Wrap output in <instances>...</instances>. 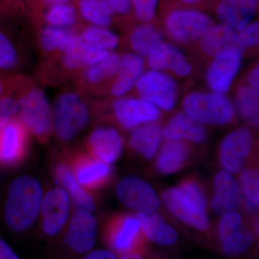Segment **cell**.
<instances>
[{
	"label": "cell",
	"mask_w": 259,
	"mask_h": 259,
	"mask_svg": "<svg viewBox=\"0 0 259 259\" xmlns=\"http://www.w3.org/2000/svg\"><path fill=\"white\" fill-rule=\"evenodd\" d=\"M240 177L242 196L250 209L258 208L259 204V175L256 168L242 170Z\"/></svg>",
	"instance_id": "38"
},
{
	"label": "cell",
	"mask_w": 259,
	"mask_h": 259,
	"mask_svg": "<svg viewBox=\"0 0 259 259\" xmlns=\"http://www.w3.org/2000/svg\"><path fill=\"white\" fill-rule=\"evenodd\" d=\"M177 187L186 195L207 209V200H206L205 195L203 190L197 182L192 180H187L182 182Z\"/></svg>",
	"instance_id": "42"
},
{
	"label": "cell",
	"mask_w": 259,
	"mask_h": 259,
	"mask_svg": "<svg viewBox=\"0 0 259 259\" xmlns=\"http://www.w3.org/2000/svg\"><path fill=\"white\" fill-rule=\"evenodd\" d=\"M87 146L91 156L111 164L122 155L123 139L115 127L100 126L92 131Z\"/></svg>",
	"instance_id": "19"
},
{
	"label": "cell",
	"mask_w": 259,
	"mask_h": 259,
	"mask_svg": "<svg viewBox=\"0 0 259 259\" xmlns=\"http://www.w3.org/2000/svg\"><path fill=\"white\" fill-rule=\"evenodd\" d=\"M56 175L58 180L66 189L65 191L70 194L79 209L93 212L95 209L93 197L83 190L82 186L78 183L69 167L61 163L56 168Z\"/></svg>",
	"instance_id": "35"
},
{
	"label": "cell",
	"mask_w": 259,
	"mask_h": 259,
	"mask_svg": "<svg viewBox=\"0 0 259 259\" xmlns=\"http://www.w3.org/2000/svg\"><path fill=\"white\" fill-rule=\"evenodd\" d=\"M97 224L93 214L78 209L73 214L64 237V243L71 251L86 254L96 242Z\"/></svg>",
	"instance_id": "16"
},
{
	"label": "cell",
	"mask_w": 259,
	"mask_h": 259,
	"mask_svg": "<svg viewBox=\"0 0 259 259\" xmlns=\"http://www.w3.org/2000/svg\"><path fill=\"white\" fill-rule=\"evenodd\" d=\"M81 259H118L116 253L109 250H91Z\"/></svg>",
	"instance_id": "45"
},
{
	"label": "cell",
	"mask_w": 259,
	"mask_h": 259,
	"mask_svg": "<svg viewBox=\"0 0 259 259\" xmlns=\"http://www.w3.org/2000/svg\"><path fill=\"white\" fill-rule=\"evenodd\" d=\"M161 198L167 208L185 224L198 231L208 229L209 220L206 208L186 195L178 187L166 189L162 192Z\"/></svg>",
	"instance_id": "14"
},
{
	"label": "cell",
	"mask_w": 259,
	"mask_h": 259,
	"mask_svg": "<svg viewBox=\"0 0 259 259\" xmlns=\"http://www.w3.org/2000/svg\"><path fill=\"white\" fill-rule=\"evenodd\" d=\"M42 192L38 181L22 176L10 186L5 207L7 225L15 232L27 231L35 223L41 208Z\"/></svg>",
	"instance_id": "4"
},
{
	"label": "cell",
	"mask_w": 259,
	"mask_h": 259,
	"mask_svg": "<svg viewBox=\"0 0 259 259\" xmlns=\"http://www.w3.org/2000/svg\"><path fill=\"white\" fill-rule=\"evenodd\" d=\"M121 57L120 54L112 51L102 60L90 65L74 80L73 88L90 97L105 95L118 71Z\"/></svg>",
	"instance_id": "7"
},
{
	"label": "cell",
	"mask_w": 259,
	"mask_h": 259,
	"mask_svg": "<svg viewBox=\"0 0 259 259\" xmlns=\"http://www.w3.org/2000/svg\"><path fill=\"white\" fill-rule=\"evenodd\" d=\"M190 153L191 148L187 141L167 140L158 153L155 165L163 175L176 173L185 166Z\"/></svg>",
	"instance_id": "30"
},
{
	"label": "cell",
	"mask_w": 259,
	"mask_h": 259,
	"mask_svg": "<svg viewBox=\"0 0 259 259\" xmlns=\"http://www.w3.org/2000/svg\"><path fill=\"white\" fill-rule=\"evenodd\" d=\"M0 259H22L15 250L0 238Z\"/></svg>",
	"instance_id": "47"
},
{
	"label": "cell",
	"mask_w": 259,
	"mask_h": 259,
	"mask_svg": "<svg viewBox=\"0 0 259 259\" xmlns=\"http://www.w3.org/2000/svg\"><path fill=\"white\" fill-rule=\"evenodd\" d=\"M213 195L210 206L219 214L235 212L241 203V188L231 174L226 171L218 172L213 180Z\"/></svg>",
	"instance_id": "20"
},
{
	"label": "cell",
	"mask_w": 259,
	"mask_h": 259,
	"mask_svg": "<svg viewBox=\"0 0 259 259\" xmlns=\"http://www.w3.org/2000/svg\"><path fill=\"white\" fill-rule=\"evenodd\" d=\"M163 135L168 141H185L200 144L206 139L207 131L198 121L185 112H181L171 117L163 129Z\"/></svg>",
	"instance_id": "25"
},
{
	"label": "cell",
	"mask_w": 259,
	"mask_h": 259,
	"mask_svg": "<svg viewBox=\"0 0 259 259\" xmlns=\"http://www.w3.org/2000/svg\"><path fill=\"white\" fill-rule=\"evenodd\" d=\"M141 98L163 110H173L178 97V86L175 79L163 71L149 70L143 73L136 84Z\"/></svg>",
	"instance_id": "8"
},
{
	"label": "cell",
	"mask_w": 259,
	"mask_h": 259,
	"mask_svg": "<svg viewBox=\"0 0 259 259\" xmlns=\"http://www.w3.org/2000/svg\"><path fill=\"white\" fill-rule=\"evenodd\" d=\"M28 134L18 117L0 129V163L13 166L23 159L28 147Z\"/></svg>",
	"instance_id": "18"
},
{
	"label": "cell",
	"mask_w": 259,
	"mask_h": 259,
	"mask_svg": "<svg viewBox=\"0 0 259 259\" xmlns=\"http://www.w3.org/2000/svg\"><path fill=\"white\" fill-rule=\"evenodd\" d=\"M199 40L200 50L214 59H241L245 54V47L238 38L237 32L222 24H214Z\"/></svg>",
	"instance_id": "13"
},
{
	"label": "cell",
	"mask_w": 259,
	"mask_h": 259,
	"mask_svg": "<svg viewBox=\"0 0 259 259\" xmlns=\"http://www.w3.org/2000/svg\"><path fill=\"white\" fill-rule=\"evenodd\" d=\"M252 147L253 136L248 127H239L227 135L219 148V161L225 171L236 175L243 170Z\"/></svg>",
	"instance_id": "9"
},
{
	"label": "cell",
	"mask_w": 259,
	"mask_h": 259,
	"mask_svg": "<svg viewBox=\"0 0 259 259\" xmlns=\"http://www.w3.org/2000/svg\"><path fill=\"white\" fill-rule=\"evenodd\" d=\"M76 8L80 18L90 25L108 28L113 23V15L104 8L99 0H77Z\"/></svg>",
	"instance_id": "37"
},
{
	"label": "cell",
	"mask_w": 259,
	"mask_h": 259,
	"mask_svg": "<svg viewBox=\"0 0 259 259\" xmlns=\"http://www.w3.org/2000/svg\"><path fill=\"white\" fill-rule=\"evenodd\" d=\"M76 0H34L35 12L41 11L44 8H49L54 5L73 3Z\"/></svg>",
	"instance_id": "46"
},
{
	"label": "cell",
	"mask_w": 259,
	"mask_h": 259,
	"mask_svg": "<svg viewBox=\"0 0 259 259\" xmlns=\"http://www.w3.org/2000/svg\"><path fill=\"white\" fill-rule=\"evenodd\" d=\"M112 110L119 125L126 130L156 122L161 117L158 107L143 98L122 97L115 99Z\"/></svg>",
	"instance_id": "12"
},
{
	"label": "cell",
	"mask_w": 259,
	"mask_h": 259,
	"mask_svg": "<svg viewBox=\"0 0 259 259\" xmlns=\"http://www.w3.org/2000/svg\"><path fill=\"white\" fill-rule=\"evenodd\" d=\"M42 230L48 236H56L62 229L69 214L67 192L56 187L47 192L42 201Z\"/></svg>",
	"instance_id": "17"
},
{
	"label": "cell",
	"mask_w": 259,
	"mask_h": 259,
	"mask_svg": "<svg viewBox=\"0 0 259 259\" xmlns=\"http://www.w3.org/2000/svg\"><path fill=\"white\" fill-rule=\"evenodd\" d=\"M18 110V101L15 93L0 97V129L17 117Z\"/></svg>",
	"instance_id": "39"
},
{
	"label": "cell",
	"mask_w": 259,
	"mask_h": 259,
	"mask_svg": "<svg viewBox=\"0 0 259 259\" xmlns=\"http://www.w3.org/2000/svg\"><path fill=\"white\" fill-rule=\"evenodd\" d=\"M4 1L6 5H8L10 7L17 8V7H18L20 0H4Z\"/></svg>",
	"instance_id": "51"
},
{
	"label": "cell",
	"mask_w": 259,
	"mask_h": 259,
	"mask_svg": "<svg viewBox=\"0 0 259 259\" xmlns=\"http://www.w3.org/2000/svg\"><path fill=\"white\" fill-rule=\"evenodd\" d=\"M236 105L242 118L253 127L258 126V92L248 84H242L237 88Z\"/></svg>",
	"instance_id": "36"
},
{
	"label": "cell",
	"mask_w": 259,
	"mask_h": 259,
	"mask_svg": "<svg viewBox=\"0 0 259 259\" xmlns=\"http://www.w3.org/2000/svg\"><path fill=\"white\" fill-rule=\"evenodd\" d=\"M5 4L4 0H0V12L3 11L5 8Z\"/></svg>",
	"instance_id": "52"
},
{
	"label": "cell",
	"mask_w": 259,
	"mask_h": 259,
	"mask_svg": "<svg viewBox=\"0 0 259 259\" xmlns=\"http://www.w3.org/2000/svg\"><path fill=\"white\" fill-rule=\"evenodd\" d=\"M20 74L0 71V97L15 93Z\"/></svg>",
	"instance_id": "44"
},
{
	"label": "cell",
	"mask_w": 259,
	"mask_h": 259,
	"mask_svg": "<svg viewBox=\"0 0 259 259\" xmlns=\"http://www.w3.org/2000/svg\"><path fill=\"white\" fill-rule=\"evenodd\" d=\"M99 2L113 16H125L133 10L131 0H99Z\"/></svg>",
	"instance_id": "43"
},
{
	"label": "cell",
	"mask_w": 259,
	"mask_h": 259,
	"mask_svg": "<svg viewBox=\"0 0 259 259\" xmlns=\"http://www.w3.org/2000/svg\"><path fill=\"white\" fill-rule=\"evenodd\" d=\"M115 194L124 205L137 212H156L161 202L152 186L139 177L122 179L116 185Z\"/></svg>",
	"instance_id": "10"
},
{
	"label": "cell",
	"mask_w": 259,
	"mask_h": 259,
	"mask_svg": "<svg viewBox=\"0 0 259 259\" xmlns=\"http://www.w3.org/2000/svg\"><path fill=\"white\" fill-rule=\"evenodd\" d=\"M141 231L148 241L161 246L176 243L178 234L176 230L156 212H138Z\"/></svg>",
	"instance_id": "26"
},
{
	"label": "cell",
	"mask_w": 259,
	"mask_h": 259,
	"mask_svg": "<svg viewBox=\"0 0 259 259\" xmlns=\"http://www.w3.org/2000/svg\"><path fill=\"white\" fill-rule=\"evenodd\" d=\"M179 1L181 2L182 3H183V4L194 5L202 3L203 0H179Z\"/></svg>",
	"instance_id": "50"
},
{
	"label": "cell",
	"mask_w": 259,
	"mask_h": 259,
	"mask_svg": "<svg viewBox=\"0 0 259 259\" xmlns=\"http://www.w3.org/2000/svg\"><path fill=\"white\" fill-rule=\"evenodd\" d=\"M241 59L217 58L207 68L206 79L209 88L215 93L226 95L241 66Z\"/></svg>",
	"instance_id": "27"
},
{
	"label": "cell",
	"mask_w": 259,
	"mask_h": 259,
	"mask_svg": "<svg viewBox=\"0 0 259 259\" xmlns=\"http://www.w3.org/2000/svg\"><path fill=\"white\" fill-rule=\"evenodd\" d=\"M42 21L41 25L76 30L79 26V15L73 3H64L48 8L42 17Z\"/></svg>",
	"instance_id": "34"
},
{
	"label": "cell",
	"mask_w": 259,
	"mask_h": 259,
	"mask_svg": "<svg viewBox=\"0 0 259 259\" xmlns=\"http://www.w3.org/2000/svg\"><path fill=\"white\" fill-rule=\"evenodd\" d=\"M73 175L78 183L89 189L105 185L112 175L110 164L91 155H79L74 159Z\"/></svg>",
	"instance_id": "24"
},
{
	"label": "cell",
	"mask_w": 259,
	"mask_h": 259,
	"mask_svg": "<svg viewBox=\"0 0 259 259\" xmlns=\"http://www.w3.org/2000/svg\"><path fill=\"white\" fill-rule=\"evenodd\" d=\"M248 85L254 89L256 91H259V67L258 64L255 65L253 69H250L247 76Z\"/></svg>",
	"instance_id": "48"
},
{
	"label": "cell",
	"mask_w": 259,
	"mask_h": 259,
	"mask_svg": "<svg viewBox=\"0 0 259 259\" xmlns=\"http://www.w3.org/2000/svg\"><path fill=\"white\" fill-rule=\"evenodd\" d=\"M147 58L148 66L151 70L171 71L182 77L188 76L192 71V64L184 53L169 42H162Z\"/></svg>",
	"instance_id": "22"
},
{
	"label": "cell",
	"mask_w": 259,
	"mask_h": 259,
	"mask_svg": "<svg viewBox=\"0 0 259 259\" xmlns=\"http://www.w3.org/2000/svg\"><path fill=\"white\" fill-rule=\"evenodd\" d=\"M109 54L85 44L76 33L59 54L49 60L40 61L36 71L37 81L49 87L72 83L83 70Z\"/></svg>",
	"instance_id": "1"
},
{
	"label": "cell",
	"mask_w": 259,
	"mask_h": 259,
	"mask_svg": "<svg viewBox=\"0 0 259 259\" xmlns=\"http://www.w3.org/2000/svg\"><path fill=\"white\" fill-rule=\"evenodd\" d=\"M218 236L223 253L236 256L246 251L254 241V235L236 212L223 214L218 224Z\"/></svg>",
	"instance_id": "11"
},
{
	"label": "cell",
	"mask_w": 259,
	"mask_h": 259,
	"mask_svg": "<svg viewBox=\"0 0 259 259\" xmlns=\"http://www.w3.org/2000/svg\"><path fill=\"white\" fill-rule=\"evenodd\" d=\"M238 38L245 49L258 47L259 44V23L251 21L241 30L237 31Z\"/></svg>",
	"instance_id": "41"
},
{
	"label": "cell",
	"mask_w": 259,
	"mask_h": 259,
	"mask_svg": "<svg viewBox=\"0 0 259 259\" xmlns=\"http://www.w3.org/2000/svg\"><path fill=\"white\" fill-rule=\"evenodd\" d=\"M208 15L192 10H172L164 20L165 32L174 41L189 44L199 40L214 25Z\"/></svg>",
	"instance_id": "6"
},
{
	"label": "cell",
	"mask_w": 259,
	"mask_h": 259,
	"mask_svg": "<svg viewBox=\"0 0 259 259\" xmlns=\"http://www.w3.org/2000/svg\"><path fill=\"white\" fill-rule=\"evenodd\" d=\"M90 96L76 88H67L56 97L53 106V133L62 142L74 139L86 128L91 117Z\"/></svg>",
	"instance_id": "3"
},
{
	"label": "cell",
	"mask_w": 259,
	"mask_h": 259,
	"mask_svg": "<svg viewBox=\"0 0 259 259\" xmlns=\"http://www.w3.org/2000/svg\"><path fill=\"white\" fill-rule=\"evenodd\" d=\"M158 0H131L133 10L139 21L148 23L154 18Z\"/></svg>",
	"instance_id": "40"
},
{
	"label": "cell",
	"mask_w": 259,
	"mask_h": 259,
	"mask_svg": "<svg viewBox=\"0 0 259 259\" xmlns=\"http://www.w3.org/2000/svg\"><path fill=\"white\" fill-rule=\"evenodd\" d=\"M163 42V35L153 25L144 24L130 33L128 44L134 54L147 58Z\"/></svg>",
	"instance_id": "32"
},
{
	"label": "cell",
	"mask_w": 259,
	"mask_h": 259,
	"mask_svg": "<svg viewBox=\"0 0 259 259\" xmlns=\"http://www.w3.org/2000/svg\"><path fill=\"white\" fill-rule=\"evenodd\" d=\"M0 177H1V175H0Z\"/></svg>",
	"instance_id": "53"
},
{
	"label": "cell",
	"mask_w": 259,
	"mask_h": 259,
	"mask_svg": "<svg viewBox=\"0 0 259 259\" xmlns=\"http://www.w3.org/2000/svg\"><path fill=\"white\" fill-rule=\"evenodd\" d=\"M258 0H221L216 13L221 24L238 31L252 21L258 9Z\"/></svg>",
	"instance_id": "23"
},
{
	"label": "cell",
	"mask_w": 259,
	"mask_h": 259,
	"mask_svg": "<svg viewBox=\"0 0 259 259\" xmlns=\"http://www.w3.org/2000/svg\"><path fill=\"white\" fill-rule=\"evenodd\" d=\"M76 30L54 28L48 25L39 27L35 42L41 57L40 61L49 60L59 54L76 35Z\"/></svg>",
	"instance_id": "28"
},
{
	"label": "cell",
	"mask_w": 259,
	"mask_h": 259,
	"mask_svg": "<svg viewBox=\"0 0 259 259\" xmlns=\"http://www.w3.org/2000/svg\"><path fill=\"white\" fill-rule=\"evenodd\" d=\"M15 95L18 106L17 117L29 134L45 143L53 134L52 110L45 93L36 81L20 74Z\"/></svg>",
	"instance_id": "2"
},
{
	"label": "cell",
	"mask_w": 259,
	"mask_h": 259,
	"mask_svg": "<svg viewBox=\"0 0 259 259\" xmlns=\"http://www.w3.org/2000/svg\"><path fill=\"white\" fill-rule=\"evenodd\" d=\"M139 219L134 215H123L112 221L105 232V241L112 252L122 255L138 252L142 238Z\"/></svg>",
	"instance_id": "15"
},
{
	"label": "cell",
	"mask_w": 259,
	"mask_h": 259,
	"mask_svg": "<svg viewBox=\"0 0 259 259\" xmlns=\"http://www.w3.org/2000/svg\"><path fill=\"white\" fill-rule=\"evenodd\" d=\"M118 259H143V258L138 252H130V253L120 255Z\"/></svg>",
	"instance_id": "49"
},
{
	"label": "cell",
	"mask_w": 259,
	"mask_h": 259,
	"mask_svg": "<svg viewBox=\"0 0 259 259\" xmlns=\"http://www.w3.org/2000/svg\"><path fill=\"white\" fill-rule=\"evenodd\" d=\"M28 61V53L24 46L18 38L0 27V71L19 73Z\"/></svg>",
	"instance_id": "29"
},
{
	"label": "cell",
	"mask_w": 259,
	"mask_h": 259,
	"mask_svg": "<svg viewBox=\"0 0 259 259\" xmlns=\"http://www.w3.org/2000/svg\"><path fill=\"white\" fill-rule=\"evenodd\" d=\"M163 131L156 122L144 124L134 129L129 139V145L136 153L146 159H151L161 145Z\"/></svg>",
	"instance_id": "31"
},
{
	"label": "cell",
	"mask_w": 259,
	"mask_h": 259,
	"mask_svg": "<svg viewBox=\"0 0 259 259\" xmlns=\"http://www.w3.org/2000/svg\"><path fill=\"white\" fill-rule=\"evenodd\" d=\"M76 33L85 44L99 50L112 52L120 44V37L110 29L105 27L79 25Z\"/></svg>",
	"instance_id": "33"
},
{
	"label": "cell",
	"mask_w": 259,
	"mask_h": 259,
	"mask_svg": "<svg viewBox=\"0 0 259 259\" xmlns=\"http://www.w3.org/2000/svg\"><path fill=\"white\" fill-rule=\"evenodd\" d=\"M182 105L184 112L204 125H226L236 113L231 99L215 92H192L185 97Z\"/></svg>",
	"instance_id": "5"
},
{
	"label": "cell",
	"mask_w": 259,
	"mask_h": 259,
	"mask_svg": "<svg viewBox=\"0 0 259 259\" xmlns=\"http://www.w3.org/2000/svg\"><path fill=\"white\" fill-rule=\"evenodd\" d=\"M144 69V61L141 56L133 52L122 55L118 71L105 95L115 99L125 97L136 86Z\"/></svg>",
	"instance_id": "21"
}]
</instances>
